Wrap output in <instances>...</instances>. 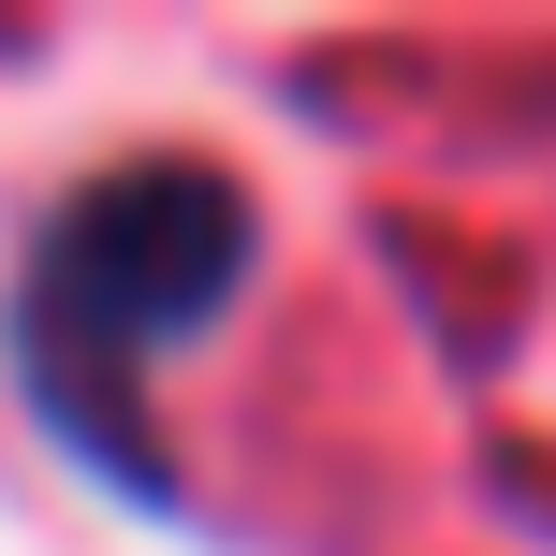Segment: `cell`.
Returning <instances> with one entry per match:
<instances>
[{
	"label": "cell",
	"instance_id": "1",
	"mask_svg": "<svg viewBox=\"0 0 556 556\" xmlns=\"http://www.w3.org/2000/svg\"><path fill=\"white\" fill-rule=\"evenodd\" d=\"M250 250H264L250 191H235L220 162H176V147H162V162H103L88 191L45 205L0 337H15L29 410H45L117 498H162L147 366H162L176 337H205L235 293H250Z\"/></svg>",
	"mask_w": 556,
	"mask_h": 556
}]
</instances>
